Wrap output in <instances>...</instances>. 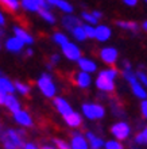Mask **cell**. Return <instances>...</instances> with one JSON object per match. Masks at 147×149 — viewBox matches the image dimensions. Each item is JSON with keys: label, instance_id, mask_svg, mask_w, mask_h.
<instances>
[{"label": "cell", "instance_id": "1", "mask_svg": "<svg viewBox=\"0 0 147 149\" xmlns=\"http://www.w3.org/2000/svg\"><path fill=\"white\" fill-rule=\"evenodd\" d=\"M3 142L6 149H19L23 146V141L15 130H8L7 133L4 134Z\"/></svg>", "mask_w": 147, "mask_h": 149}, {"label": "cell", "instance_id": "39", "mask_svg": "<svg viewBox=\"0 0 147 149\" xmlns=\"http://www.w3.org/2000/svg\"><path fill=\"white\" fill-rule=\"evenodd\" d=\"M124 3L128 4V6H135L138 3V0H124Z\"/></svg>", "mask_w": 147, "mask_h": 149}, {"label": "cell", "instance_id": "36", "mask_svg": "<svg viewBox=\"0 0 147 149\" xmlns=\"http://www.w3.org/2000/svg\"><path fill=\"white\" fill-rule=\"evenodd\" d=\"M6 99H7V92H4V91L0 88V104H4V103H6Z\"/></svg>", "mask_w": 147, "mask_h": 149}, {"label": "cell", "instance_id": "20", "mask_svg": "<svg viewBox=\"0 0 147 149\" xmlns=\"http://www.w3.org/2000/svg\"><path fill=\"white\" fill-rule=\"evenodd\" d=\"M63 24H65L66 29H69V30L73 31L77 26H80V20H77L76 18H73V16H66L65 19H63Z\"/></svg>", "mask_w": 147, "mask_h": 149}, {"label": "cell", "instance_id": "24", "mask_svg": "<svg viewBox=\"0 0 147 149\" xmlns=\"http://www.w3.org/2000/svg\"><path fill=\"white\" fill-rule=\"evenodd\" d=\"M72 33H73V36L76 37V39H78V41H82V39L86 38L85 30H84V27H81V26H77Z\"/></svg>", "mask_w": 147, "mask_h": 149}, {"label": "cell", "instance_id": "23", "mask_svg": "<svg viewBox=\"0 0 147 149\" xmlns=\"http://www.w3.org/2000/svg\"><path fill=\"white\" fill-rule=\"evenodd\" d=\"M86 137L89 138V141H90V145H92L93 149H100L101 146L104 145V142L101 141L100 138H96L92 133H88V134H86Z\"/></svg>", "mask_w": 147, "mask_h": 149}, {"label": "cell", "instance_id": "27", "mask_svg": "<svg viewBox=\"0 0 147 149\" xmlns=\"http://www.w3.org/2000/svg\"><path fill=\"white\" fill-rule=\"evenodd\" d=\"M120 27L123 29H130V30H136L138 29V24L134 23V22H117Z\"/></svg>", "mask_w": 147, "mask_h": 149}, {"label": "cell", "instance_id": "28", "mask_svg": "<svg viewBox=\"0 0 147 149\" xmlns=\"http://www.w3.org/2000/svg\"><path fill=\"white\" fill-rule=\"evenodd\" d=\"M54 41L57 43H59V45H62V46H63L65 43H68V38H66L63 34H59V33H57L54 36Z\"/></svg>", "mask_w": 147, "mask_h": 149}, {"label": "cell", "instance_id": "7", "mask_svg": "<svg viewBox=\"0 0 147 149\" xmlns=\"http://www.w3.org/2000/svg\"><path fill=\"white\" fill-rule=\"evenodd\" d=\"M101 58H103L104 63L109 64V65H113L117 58V52L113 47H105V49L101 50Z\"/></svg>", "mask_w": 147, "mask_h": 149}, {"label": "cell", "instance_id": "16", "mask_svg": "<svg viewBox=\"0 0 147 149\" xmlns=\"http://www.w3.org/2000/svg\"><path fill=\"white\" fill-rule=\"evenodd\" d=\"M109 36H111V30L108 27H105V26H99L96 29V38L99 41H105V39H108Z\"/></svg>", "mask_w": 147, "mask_h": 149}, {"label": "cell", "instance_id": "17", "mask_svg": "<svg viewBox=\"0 0 147 149\" xmlns=\"http://www.w3.org/2000/svg\"><path fill=\"white\" fill-rule=\"evenodd\" d=\"M0 4L8 11H16L19 8V1L18 0H0Z\"/></svg>", "mask_w": 147, "mask_h": 149}, {"label": "cell", "instance_id": "34", "mask_svg": "<svg viewBox=\"0 0 147 149\" xmlns=\"http://www.w3.org/2000/svg\"><path fill=\"white\" fill-rule=\"evenodd\" d=\"M55 144H57L58 149H72L70 146H68V144H66V142L61 141V140H55Z\"/></svg>", "mask_w": 147, "mask_h": 149}, {"label": "cell", "instance_id": "4", "mask_svg": "<svg viewBox=\"0 0 147 149\" xmlns=\"http://www.w3.org/2000/svg\"><path fill=\"white\" fill-rule=\"evenodd\" d=\"M82 111L90 119H97V118H101L104 115V109L99 104H84Z\"/></svg>", "mask_w": 147, "mask_h": 149}, {"label": "cell", "instance_id": "46", "mask_svg": "<svg viewBox=\"0 0 147 149\" xmlns=\"http://www.w3.org/2000/svg\"><path fill=\"white\" fill-rule=\"evenodd\" d=\"M43 149H53V148H49V146H45V148Z\"/></svg>", "mask_w": 147, "mask_h": 149}, {"label": "cell", "instance_id": "12", "mask_svg": "<svg viewBox=\"0 0 147 149\" xmlns=\"http://www.w3.org/2000/svg\"><path fill=\"white\" fill-rule=\"evenodd\" d=\"M63 118H65L66 123L72 126V127H77V126L81 125V118H80V115L77 113H70L68 115H65Z\"/></svg>", "mask_w": 147, "mask_h": 149}, {"label": "cell", "instance_id": "43", "mask_svg": "<svg viewBox=\"0 0 147 149\" xmlns=\"http://www.w3.org/2000/svg\"><path fill=\"white\" fill-rule=\"evenodd\" d=\"M49 1V4H57L58 3V0H47Z\"/></svg>", "mask_w": 147, "mask_h": 149}, {"label": "cell", "instance_id": "25", "mask_svg": "<svg viewBox=\"0 0 147 149\" xmlns=\"http://www.w3.org/2000/svg\"><path fill=\"white\" fill-rule=\"evenodd\" d=\"M39 15L42 16L45 20H47V22H50V23H54V16L51 15V14L47 11V10H43V8H41V10H39Z\"/></svg>", "mask_w": 147, "mask_h": 149}, {"label": "cell", "instance_id": "41", "mask_svg": "<svg viewBox=\"0 0 147 149\" xmlns=\"http://www.w3.org/2000/svg\"><path fill=\"white\" fill-rule=\"evenodd\" d=\"M93 15H95V16H96V18H97V19H99V18H100V16H101V12H99V11H95V12H93Z\"/></svg>", "mask_w": 147, "mask_h": 149}, {"label": "cell", "instance_id": "32", "mask_svg": "<svg viewBox=\"0 0 147 149\" xmlns=\"http://www.w3.org/2000/svg\"><path fill=\"white\" fill-rule=\"evenodd\" d=\"M82 18H84V19L85 20H88L89 23H96L97 22V18L95 15H90V14H86V12H84V14H82Z\"/></svg>", "mask_w": 147, "mask_h": 149}, {"label": "cell", "instance_id": "21", "mask_svg": "<svg viewBox=\"0 0 147 149\" xmlns=\"http://www.w3.org/2000/svg\"><path fill=\"white\" fill-rule=\"evenodd\" d=\"M15 34H16V37L22 39L24 43H31V42H32V38H31V36H30V34H27V33L24 31V30H22V29L15 27Z\"/></svg>", "mask_w": 147, "mask_h": 149}, {"label": "cell", "instance_id": "3", "mask_svg": "<svg viewBox=\"0 0 147 149\" xmlns=\"http://www.w3.org/2000/svg\"><path fill=\"white\" fill-rule=\"evenodd\" d=\"M96 84L101 91H108V92H111V91H113V88H115V87H113V79L109 77L108 74L105 73V71H103L99 74V77H97V80H96Z\"/></svg>", "mask_w": 147, "mask_h": 149}, {"label": "cell", "instance_id": "14", "mask_svg": "<svg viewBox=\"0 0 147 149\" xmlns=\"http://www.w3.org/2000/svg\"><path fill=\"white\" fill-rule=\"evenodd\" d=\"M6 106L10 109V110L12 111L14 114H16L19 110V102L16 100L15 96H12V95H7V99H6V103H4Z\"/></svg>", "mask_w": 147, "mask_h": 149}, {"label": "cell", "instance_id": "26", "mask_svg": "<svg viewBox=\"0 0 147 149\" xmlns=\"http://www.w3.org/2000/svg\"><path fill=\"white\" fill-rule=\"evenodd\" d=\"M57 7H59L61 10H63V11H66V12H70L73 8H72V6H70L68 1H65V0H58V3L55 4Z\"/></svg>", "mask_w": 147, "mask_h": 149}, {"label": "cell", "instance_id": "38", "mask_svg": "<svg viewBox=\"0 0 147 149\" xmlns=\"http://www.w3.org/2000/svg\"><path fill=\"white\" fill-rule=\"evenodd\" d=\"M142 113H143V115L147 118V100L142 103Z\"/></svg>", "mask_w": 147, "mask_h": 149}, {"label": "cell", "instance_id": "37", "mask_svg": "<svg viewBox=\"0 0 147 149\" xmlns=\"http://www.w3.org/2000/svg\"><path fill=\"white\" fill-rule=\"evenodd\" d=\"M138 77L142 80V83H143L144 86H147V77H146V74L142 73V72H139V73H138Z\"/></svg>", "mask_w": 147, "mask_h": 149}, {"label": "cell", "instance_id": "6", "mask_svg": "<svg viewBox=\"0 0 147 149\" xmlns=\"http://www.w3.org/2000/svg\"><path fill=\"white\" fill-rule=\"evenodd\" d=\"M62 52H63V54L68 57L69 60H78L80 58V49H78L74 43H65L63 46H62Z\"/></svg>", "mask_w": 147, "mask_h": 149}, {"label": "cell", "instance_id": "45", "mask_svg": "<svg viewBox=\"0 0 147 149\" xmlns=\"http://www.w3.org/2000/svg\"><path fill=\"white\" fill-rule=\"evenodd\" d=\"M143 29H144V30H147V22H146V23L143 24Z\"/></svg>", "mask_w": 147, "mask_h": 149}, {"label": "cell", "instance_id": "35", "mask_svg": "<svg viewBox=\"0 0 147 149\" xmlns=\"http://www.w3.org/2000/svg\"><path fill=\"white\" fill-rule=\"evenodd\" d=\"M38 3H39V7L43 8V10H49L50 8V4H49L47 0H38Z\"/></svg>", "mask_w": 147, "mask_h": 149}, {"label": "cell", "instance_id": "5", "mask_svg": "<svg viewBox=\"0 0 147 149\" xmlns=\"http://www.w3.org/2000/svg\"><path fill=\"white\" fill-rule=\"evenodd\" d=\"M112 134L117 140H124V138H127L128 134H130V127H128L127 123L120 122V123H116V125L112 126Z\"/></svg>", "mask_w": 147, "mask_h": 149}, {"label": "cell", "instance_id": "31", "mask_svg": "<svg viewBox=\"0 0 147 149\" xmlns=\"http://www.w3.org/2000/svg\"><path fill=\"white\" fill-rule=\"evenodd\" d=\"M105 148L107 149H123V146L116 141H108L105 144Z\"/></svg>", "mask_w": 147, "mask_h": 149}, {"label": "cell", "instance_id": "42", "mask_svg": "<svg viewBox=\"0 0 147 149\" xmlns=\"http://www.w3.org/2000/svg\"><path fill=\"white\" fill-rule=\"evenodd\" d=\"M4 24V18H3V15L0 14V26H3Z\"/></svg>", "mask_w": 147, "mask_h": 149}, {"label": "cell", "instance_id": "40", "mask_svg": "<svg viewBox=\"0 0 147 149\" xmlns=\"http://www.w3.org/2000/svg\"><path fill=\"white\" fill-rule=\"evenodd\" d=\"M24 149H38V148H37L34 144H26V145H24Z\"/></svg>", "mask_w": 147, "mask_h": 149}, {"label": "cell", "instance_id": "33", "mask_svg": "<svg viewBox=\"0 0 147 149\" xmlns=\"http://www.w3.org/2000/svg\"><path fill=\"white\" fill-rule=\"evenodd\" d=\"M136 142H138V144H146L147 142V136L144 134V132L136 136Z\"/></svg>", "mask_w": 147, "mask_h": 149}, {"label": "cell", "instance_id": "47", "mask_svg": "<svg viewBox=\"0 0 147 149\" xmlns=\"http://www.w3.org/2000/svg\"><path fill=\"white\" fill-rule=\"evenodd\" d=\"M1 36H3V31H1V30H0V37H1Z\"/></svg>", "mask_w": 147, "mask_h": 149}, {"label": "cell", "instance_id": "19", "mask_svg": "<svg viewBox=\"0 0 147 149\" xmlns=\"http://www.w3.org/2000/svg\"><path fill=\"white\" fill-rule=\"evenodd\" d=\"M0 88L4 92H7V94H12L14 90H15V87L12 86V83L8 79H4V77H0Z\"/></svg>", "mask_w": 147, "mask_h": 149}, {"label": "cell", "instance_id": "22", "mask_svg": "<svg viewBox=\"0 0 147 149\" xmlns=\"http://www.w3.org/2000/svg\"><path fill=\"white\" fill-rule=\"evenodd\" d=\"M131 86H132V91H134V94H135L138 98L144 99V98L147 96V95H146V91H144L143 88L139 86V83H138V81L131 83Z\"/></svg>", "mask_w": 147, "mask_h": 149}, {"label": "cell", "instance_id": "44", "mask_svg": "<svg viewBox=\"0 0 147 149\" xmlns=\"http://www.w3.org/2000/svg\"><path fill=\"white\" fill-rule=\"evenodd\" d=\"M55 61H58V56H54V57H53V63H55Z\"/></svg>", "mask_w": 147, "mask_h": 149}, {"label": "cell", "instance_id": "10", "mask_svg": "<svg viewBox=\"0 0 147 149\" xmlns=\"http://www.w3.org/2000/svg\"><path fill=\"white\" fill-rule=\"evenodd\" d=\"M78 65H80V68L82 69V72H86V73L96 71V64L93 63V61H90V60L80 58L78 60Z\"/></svg>", "mask_w": 147, "mask_h": 149}, {"label": "cell", "instance_id": "48", "mask_svg": "<svg viewBox=\"0 0 147 149\" xmlns=\"http://www.w3.org/2000/svg\"><path fill=\"white\" fill-rule=\"evenodd\" d=\"M146 1H147V0H146Z\"/></svg>", "mask_w": 147, "mask_h": 149}, {"label": "cell", "instance_id": "9", "mask_svg": "<svg viewBox=\"0 0 147 149\" xmlns=\"http://www.w3.org/2000/svg\"><path fill=\"white\" fill-rule=\"evenodd\" d=\"M54 103H55V106H57V109H58V111L63 115V117L68 115V114H70V113H73L72 109H70V106L66 103V100H63L62 98H57L54 100Z\"/></svg>", "mask_w": 147, "mask_h": 149}, {"label": "cell", "instance_id": "30", "mask_svg": "<svg viewBox=\"0 0 147 149\" xmlns=\"http://www.w3.org/2000/svg\"><path fill=\"white\" fill-rule=\"evenodd\" d=\"M84 30H85L86 37H89V38H96V30H95V29H92L90 26H84Z\"/></svg>", "mask_w": 147, "mask_h": 149}, {"label": "cell", "instance_id": "15", "mask_svg": "<svg viewBox=\"0 0 147 149\" xmlns=\"http://www.w3.org/2000/svg\"><path fill=\"white\" fill-rule=\"evenodd\" d=\"M72 149H88L86 140H84L81 136H74L72 140Z\"/></svg>", "mask_w": 147, "mask_h": 149}, {"label": "cell", "instance_id": "18", "mask_svg": "<svg viewBox=\"0 0 147 149\" xmlns=\"http://www.w3.org/2000/svg\"><path fill=\"white\" fill-rule=\"evenodd\" d=\"M22 6L28 11H39L41 10L38 0H22Z\"/></svg>", "mask_w": 147, "mask_h": 149}, {"label": "cell", "instance_id": "8", "mask_svg": "<svg viewBox=\"0 0 147 149\" xmlns=\"http://www.w3.org/2000/svg\"><path fill=\"white\" fill-rule=\"evenodd\" d=\"M24 42L22 41L20 38H18V37H14V38H10L7 41V43H6V47H7L8 50L11 52H19L22 47H23Z\"/></svg>", "mask_w": 147, "mask_h": 149}, {"label": "cell", "instance_id": "13", "mask_svg": "<svg viewBox=\"0 0 147 149\" xmlns=\"http://www.w3.org/2000/svg\"><path fill=\"white\" fill-rule=\"evenodd\" d=\"M74 81L80 87H88L90 84V76L86 72H81V73H77V76L74 77Z\"/></svg>", "mask_w": 147, "mask_h": 149}, {"label": "cell", "instance_id": "11", "mask_svg": "<svg viewBox=\"0 0 147 149\" xmlns=\"http://www.w3.org/2000/svg\"><path fill=\"white\" fill-rule=\"evenodd\" d=\"M15 119L18 123H20V125H23V126H30L31 123H32L30 115H28L26 111H18V113L15 114Z\"/></svg>", "mask_w": 147, "mask_h": 149}, {"label": "cell", "instance_id": "29", "mask_svg": "<svg viewBox=\"0 0 147 149\" xmlns=\"http://www.w3.org/2000/svg\"><path fill=\"white\" fill-rule=\"evenodd\" d=\"M16 86V90L19 91L20 94H23V95H27L28 94V91H30V88H28V86H24V84H22V83H16L15 84Z\"/></svg>", "mask_w": 147, "mask_h": 149}, {"label": "cell", "instance_id": "2", "mask_svg": "<svg viewBox=\"0 0 147 149\" xmlns=\"http://www.w3.org/2000/svg\"><path fill=\"white\" fill-rule=\"evenodd\" d=\"M38 86H39V88H41V91L45 94V96H47V98H51V96L55 95V87H54V84H53V81H51V79L49 74H43L42 77L39 79Z\"/></svg>", "mask_w": 147, "mask_h": 149}]
</instances>
